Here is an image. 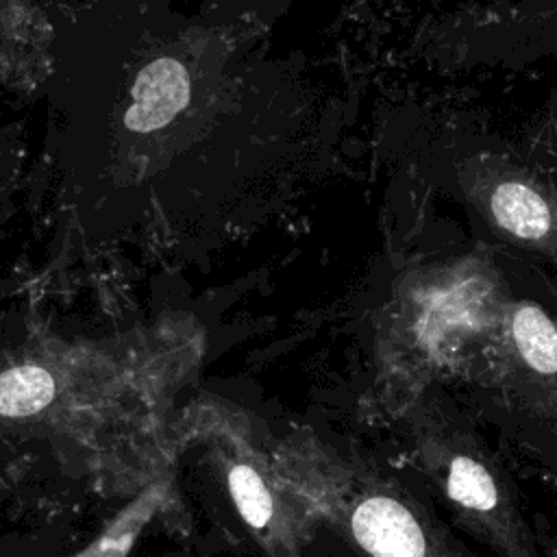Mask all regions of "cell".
<instances>
[{
	"label": "cell",
	"instance_id": "cell-4",
	"mask_svg": "<svg viewBox=\"0 0 557 557\" xmlns=\"http://www.w3.org/2000/svg\"><path fill=\"white\" fill-rule=\"evenodd\" d=\"M189 100V78L174 59H159L146 65L133 85V104L126 111V126L154 131L168 124Z\"/></svg>",
	"mask_w": 557,
	"mask_h": 557
},
{
	"label": "cell",
	"instance_id": "cell-2",
	"mask_svg": "<svg viewBox=\"0 0 557 557\" xmlns=\"http://www.w3.org/2000/svg\"><path fill=\"white\" fill-rule=\"evenodd\" d=\"M422 455L461 522L503 557H535L531 535L498 470L459 435L429 431Z\"/></svg>",
	"mask_w": 557,
	"mask_h": 557
},
{
	"label": "cell",
	"instance_id": "cell-6",
	"mask_svg": "<svg viewBox=\"0 0 557 557\" xmlns=\"http://www.w3.org/2000/svg\"><path fill=\"white\" fill-rule=\"evenodd\" d=\"M163 500V485H152L131 500L107 529L74 557H126Z\"/></svg>",
	"mask_w": 557,
	"mask_h": 557
},
{
	"label": "cell",
	"instance_id": "cell-3",
	"mask_svg": "<svg viewBox=\"0 0 557 557\" xmlns=\"http://www.w3.org/2000/svg\"><path fill=\"white\" fill-rule=\"evenodd\" d=\"M231 498L268 557H307V518L292 500L274 468L246 444L226 459Z\"/></svg>",
	"mask_w": 557,
	"mask_h": 557
},
{
	"label": "cell",
	"instance_id": "cell-1",
	"mask_svg": "<svg viewBox=\"0 0 557 557\" xmlns=\"http://www.w3.org/2000/svg\"><path fill=\"white\" fill-rule=\"evenodd\" d=\"M272 468L307 520L366 557H470L409 492L315 440L283 444Z\"/></svg>",
	"mask_w": 557,
	"mask_h": 557
},
{
	"label": "cell",
	"instance_id": "cell-8",
	"mask_svg": "<svg viewBox=\"0 0 557 557\" xmlns=\"http://www.w3.org/2000/svg\"><path fill=\"white\" fill-rule=\"evenodd\" d=\"M54 379L39 366H17L0 374V416L24 418L54 398Z\"/></svg>",
	"mask_w": 557,
	"mask_h": 557
},
{
	"label": "cell",
	"instance_id": "cell-7",
	"mask_svg": "<svg viewBox=\"0 0 557 557\" xmlns=\"http://www.w3.org/2000/svg\"><path fill=\"white\" fill-rule=\"evenodd\" d=\"M511 333L524 363L542 374H557V329L535 305H522L513 313Z\"/></svg>",
	"mask_w": 557,
	"mask_h": 557
},
{
	"label": "cell",
	"instance_id": "cell-5",
	"mask_svg": "<svg viewBox=\"0 0 557 557\" xmlns=\"http://www.w3.org/2000/svg\"><path fill=\"white\" fill-rule=\"evenodd\" d=\"M492 213L507 233L522 239H540L550 228L546 200L520 181H507L496 187L492 196Z\"/></svg>",
	"mask_w": 557,
	"mask_h": 557
}]
</instances>
